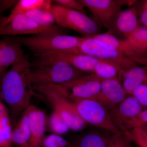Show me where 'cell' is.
I'll return each instance as SVG.
<instances>
[{
    "label": "cell",
    "instance_id": "obj_1",
    "mask_svg": "<svg viewBox=\"0 0 147 147\" xmlns=\"http://www.w3.org/2000/svg\"><path fill=\"white\" fill-rule=\"evenodd\" d=\"M40 98L32 82V67L24 54L0 81V99L6 104L13 123L29 107L32 98Z\"/></svg>",
    "mask_w": 147,
    "mask_h": 147
},
{
    "label": "cell",
    "instance_id": "obj_2",
    "mask_svg": "<svg viewBox=\"0 0 147 147\" xmlns=\"http://www.w3.org/2000/svg\"><path fill=\"white\" fill-rule=\"evenodd\" d=\"M33 87L40 95V99L45 100L53 111L60 115L69 129L79 131L86 127L87 124L79 116L73 102L59 85L33 86Z\"/></svg>",
    "mask_w": 147,
    "mask_h": 147
},
{
    "label": "cell",
    "instance_id": "obj_3",
    "mask_svg": "<svg viewBox=\"0 0 147 147\" xmlns=\"http://www.w3.org/2000/svg\"><path fill=\"white\" fill-rule=\"evenodd\" d=\"M83 38L44 33L17 38L21 45L28 47L34 55L39 57L51 52L73 50L78 46Z\"/></svg>",
    "mask_w": 147,
    "mask_h": 147
},
{
    "label": "cell",
    "instance_id": "obj_4",
    "mask_svg": "<svg viewBox=\"0 0 147 147\" xmlns=\"http://www.w3.org/2000/svg\"><path fill=\"white\" fill-rule=\"evenodd\" d=\"M34 67L32 69V82L33 86L60 85L89 73L81 71L60 60Z\"/></svg>",
    "mask_w": 147,
    "mask_h": 147
},
{
    "label": "cell",
    "instance_id": "obj_5",
    "mask_svg": "<svg viewBox=\"0 0 147 147\" xmlns=\"http://www.w3.org/2000/svg\"><path fill=\"white\" fill-rule=\"evenodd\" d=\"M50 10L59 26L74 30L84 37H92L99 34L101 27L84 13L57 4L52 5Z\"/></svg>",
    "mask_w": 147,
    "mask_h": 147
},
{
    "label": "cell",
    "instance_id": "obj_6",
    "mask_svg": "<svg viewBox=\"0 0 147 147\" xmlns=\"http://www.w3.org/2000/svg\"><path fill=\"white\" fill-rule=\"evenodd\" d=\"M143 107L135 96L129 95L108 111L116 128L131 139L132 131L137 127V117L143 111Z\"/></svg>",
    "mask_w": 147,
    "mask_h": 147
},
{
    "label": "cell",
    "instance_id": "obj_7",
    "mask_svg": "<svg viewBox=\"0 0 147 147\" xmlns=\"http://www.w3.org/2000/svg\"><path fill=\"white\" fill-rule=\"evenodd\" d=\"M78 114L87 124L102 129L113 134H120L110 118L107 109L93 99H70Z\"/></svg>",
    "mask_w": 147,
    "mask_h": 147
},
{
    "label": "cell",
    "instance_id": "obj_8",
    "mask_svg": "<svg viewBox=\"0 0 147 147\" xmlns=\"http://www.w3.org/2000/svg\"><path fill=\"white\" fill-rule=\"evenodd\" d=\"M88 7L93 15L94 19L100 27L107 29L115 36L117 34L116 24L121 12L122 6L118 0H79Z\"/></svg>",
    "mask_w": 147,
    "mask_h": 147
},
{
    "label": "cell",
    "instance_id": "obj_9",
    "mask_svg": "<svg viewBox=\"0 0 147 147\" xmlns=\"http://www.w3.org/2000/svg\"><path fill=\"white\" fill-rule=\"evenodd\" d=\"M68 31L67 29L61 28L57 25L52 26L40 25L24 14L17 15L8 24L0 26V35H35L44 33L66 34Z\"/></svg>",
    "mask_w": 147,
    "mask_h": 147
},
{
    "label": "cell",
    "instance_id": "obj_10",
    "mask_svg": "<svg viewBox=\"0 0 147 147\" xmlns=\"http://www.w3.org/2000/svg\"><path fill=\"white\" fill-rule=\"evenodd\" d=\"M102 80L91 72L59 85L70 99H93L100 92Z\"/></svg>",
    "mask_w": 147,
    "mask_h": 147
},
{
    "label": "cell",
    "instance_id": "obj_11",
    "mask_svg": "<svg viewBox=\"0 0 147 147\" xmlns=\"http://www.w3.org/2000/svg\"><path fill=\"white\" fill-rule=\"evenodd\" d=\"M38 57V59L30 63L32 67L60 60L65 62L81 71L89 73H92L96 65L101 60L97 58L74 53L69 50L51 52Z\"/></svg>",
    "mask_w": 147,
    "mask_h": 147
},
{
    "label": "cell",
    "instance_id": "obj_12",
    "mask_svg": "<svg viewBox=\"0 0 147 147\" xmlns=\"http://www.w3.org/2000/svg\"><path fill=\"white\" fill-rule=\"evenodd\" d=\"M76 47L72 50L74 53L88 55L101 60L120 59L125 57L113 45L93 37H84Z\"/></svg>",
    "mask_w": 147,
    "mask_h": 147
},
{
    "label": "cell",
    "instance_id": "obj_13",
    "mask_svg": "<svg viewBox=\"0 0 147 147\" xmlns=\"http://www.w3.org/2000/svg\"><path fill=\"white\" fill-rule=\"evenodd\" d=\"M129 95L127 93L117 77L102 80L99 93L93 100L100 102L110 110Z\"/></svg>",
    "mask_w": 147,
    "mask_h": 147
},
{
    "label": "cell",
    "instance_id": "obj_14",
    "mask_svg": "<svg viewBox=\"0 0 147 147\" xmlns=\"http://www.w3.org/2000/svg\"><path fill=\"white\" fill-rule=\"evenodd\" d=\"M24 54L16 37L0 39V81L9 67L20 60Z\"/></svg>",
    "mask_w": 147,
    "mask_h": 147
},
{
    "label": "cell",
    "instance_id": "obj_15",
    "mask_svg": "<svg viewBox=\"0 0 147 147\" xmlns=\"http://www.w3.org/2000/svg\"><path fill=\"white\" fill-rule=\"evenodd\" d=\"M31 139L30 147H42L48 117L44 110L30 105L27 108Z\"/></svg>",
    "mask_w": 147,
    "mask_h": 147
},
{
    "label": "cell",
    "instance_id": "obj_16",
    "mask_svg": "<svg viewBox=\"0 0 147 147\" xmlns=\"http://www.w3.org/2000/svg\"><path fill=\"white\" fill-rule=\"evenodd\" d=\"M109 43L115 47L125 57L134 61L137 64L147 65V53L137 49L125 40H121L114 35L107 32L93 36Z\"/></svg>",
    "mask_w": 147,
    "mask_h": 147
},
{
    "label": "cell",
    "instance_id": "obj_17",
    "mask_svg": "<svg viewBox=\"0 0 147 147\" xmlns=\"http://www.w3.org/2000/svg\"><path fill=\"white\" fill-rule=\"evenodd\" d=\"M119 81L128 95H131L134 88L141 84H147V65L136 66L119 74Z\"/></svg>",
    "mask_w": 147,
    "mask_h": 147
},
{
    "label": "cell",
    "instance_id": "obj_18",
    "mask_svg": "<svg viewBox=\"0 0 147 147\" xmlns=\"http://www.w3.org/2000/svg\"><path fill=\"white\" fill-rule=\"evenodd\" d=\"M12 144L17 147H30L31 134L27 109L22 113L11 134Z\"/></svg>",
    "mask_w": 147,
    "mask_h": 147
},
{
    "label": "cell",
    "instance_id": "obj_19",
    "mask_svg": "<svg viewBox=\"0 0 147 147\" xmlns=\"http://www.w3.org/2000/svg\"><path fill=\"white\" fill-rule=\"evenodd\" d=\"M53 1L50 0H20L13 7L8 17L0 22V26L8 24L14 17L36 9H50Z\"/></svg>",
    "mask_w": 147,
    "mask_h": 147
},
{
    "label": "cell",
    "instance_id": "obj_20",
    "mask_svg": "<svg viewBox=\"0 0 147 147\" xmlns=\"http://www.w3.org/2000/svg\"><path fill=\"white\" fill-rule=\"evenodd\" d=\"M138 27L137 10L135 7L122 11L116 22L117 34L123 35L126 39Z\"/></svg>",
    "mask_w": 147,
    "mask_h": 147
},
{
    "label": "cell",
    "instance_id": "obj_21",
    "mask_svg": "<svg viewBox=\"0 0 147 147\" xmlns=\"http://www.w3.org/2000/svg\"><path fill=\"white\" fill-rule=\"evenodd\" d=\"M12 131L8 110L0 99V147H12Z\"/></svg>",
    "mask_w": 147,
    "mask_h": 147
},
{
    "label": "cell",
    "instance_id": "obj_22",
    "mask_svg": "<svg viewBox=\"0 0 147 147\" xmlns=\"http://www.w3.org/2000/svg\"><path fill=\"white\" fill-rule=\"evenodd\" d=\"M74 147H108V136L99 133L85 134L77 141Z\"/></svg>",
    "mask_w": 147,
    "mask_h": 147
},
{
    "label": "cell",
    "instance_id": "obj_23",
    "mask_svg": "<svg viewBox=\"0 0 147 147\" xmlns=\"http://www.w3.org/2000/svg\"><path fill=\"white\" fill-rule=\"evenodd\" d=\"M24 14L43 26H52L56 24L55 16L50 9H36L28 11Z\"/></svg>",
    "mask_w": 147,
    "mask_h": 147
},
{
    "label": "cell",
    "instance_id": "obj_24",
    "mask_svg": "<svg viewBox=\"0 0 147 147\" xmlns=\"http://www.w3.org/2000/svg\"><path fill=\"white\" fill-rule=\"evenodd\" d=\"M47 129L52 134L60 135L65 134L70 129L60 115L53 111L48 118Z\"/></svg>",
    "mask_w": 147,
    "mask_h": 147
},
{
    "label": "cell",
    "instance_id": "obj_25",
    "mask_svg": "<svg viewBox=\"0 0 147 147\" xmlns=\"http://www.w3.org/2000/svg\"><path fill=\"white\" fill-rule=\"evenodd\" d=\"M125 40L134 47L147 53V27L139 26Z\"/></svg>",
    "mask_w": 147,
    "mask_h": 147
},
{
    "label": "cell",
    "instance_id": "obj_26",
    "mask_svg": "<svg viewBox=\"0 0 147 147\" xmlns=\"http://www.w3.org/2000/svg\"><path fill=\"white\" fill-rule=\"evenodd\" d=\"M42 147H74V146L60 135L52 134L45 136Z\"/></svg>",
    "mask_w": 147,
    "mask_h": 147
},
{
    "label": "cell",
    "instance_id": "obj_27",
    "mask_svg": "<svg viewBox=\"0 0 147 147\" xmlns=\"http://www.w3.org/2000/svg\"><path fill=\"white\" fill-rule=\"evenodd\" d=\"M132 141L124 134H113L108 135V147H133Z\"/></svg>",
    "mask_w": 147,
    "mask_h": 147
},
{
    "label": "cell",
    "instance_id": "obj_28",
    "mask_svg": "<svg viewBox=\"0 0 147 147\" xmlns=\"http://www.w3.org/2000/svg\"><path fill=\"white\" fill-rule=\"evenodd\" d=\"M52 1L65 8L77 11L87 15L84 9L85 7L79 0H55Z\"/></svg>",
    "mask_w": 147,
    "mask_h": 147
},
{
    "label": "cell",
    "instance_id": "obj_29",
    "mask_svg": "<svg viewBox=\"0 0 147 147\" xmlns=\"http://www.w3.org/2000/svg\"><path fill=\"white\" fill-rule=\"evenodd\" d=\"M131 95L137 98L143 107H147V84H141L135 87Z\"/></svg>",
    "mask_w": 147,
    "mask_h": 147
},
{
    "label": "cell",
    "instance_id": "obj_30",
    "mask_svg": "<svg viewBox=\"0 0 147 147\" xmlns=\"http://www.w3.org/2000/svg\"><path fill=\"white\" fill-rule=\"evenodd\" d=\"M130 139L139 147H147V135L138 127L132 131Z\"/></svg>",
    "mask_w": 147,
    "mask_h": 147
},
{
    "label": "cell",
    "instance_id": "obj_31",
    "mask_svg": "<svg viewBox=\"0 0 147 147\" xmlns=\"http://www.w3.org/2000/svg\"><path fill=\"white\" fill-rule=\"evenodd\" d=\"M17 0H0V14L5 11L13 8L18 3Z\"/></svg>",
    "mask_w": 147,
    "mask_h": 147
},
{
    "label": "cell",
    "instance_id": "obj_32",
    "mask_svg": "<svg viewBox=\"0 0 147 147\" xmlns=\"http://www.w3.org/2000/svg\"><path fill=\"white\" fill-rule=\"evenodd\" d=\"M137 127L141 123H147V109L143 110L139 114L137 117Z\"/></svg>",
    "mask_w": 147,
    "mask_h": 147
},
{
    "label": "cell",
    "instance_id": "obj_33",
    "mask_svg": "<svg viewBox=\"0 0 147 147\" xmlns=\"http://www.w3.org/2000/svg\"><path fill=\"white\" fill-rule=\"evenodd\" d=\"M141 22L145 27H147V4L145 1L141 16Z\"/></svg>",
    "mask_w": 147,
    "mask_h": 147
},
{
    "label": "cell",
    "instance_id": "obj_34",
    "mask_svg": "<svg viewBox=\"0 0 147 147\" xmlns=\"http://www.w3.org/2000/svg\"><path fill=\"white\" fill-rule=\"evenodd\" d=\"M119 3L122 6L123 5L131 6L134 4L137 1H125V0H118Z\"/></svg>",
    "mask_w": 147,
    "mask_h": 147
},
{
    "label": "cell",
    "instance_id": "obj_35",
    "mask_svg": "<svg viewBox=\"0 0 147 147\" xmlns=\"http://www.w3.org/2000/svg\"><path fill=\"white\" fill-rule=\"evenodd\" d=\"M137 127L140 129L142 131L147 135V123H141Z\"/></svg>",
    "mask_w": 147,
    "mask_h": 147
},
{
    "label": "cell",
    "instance_id": "obj_36",
    "mask_svg": "<svg viewBox=\"0 0 147 147\" xmlns=\"http://www.w3.org/2000/svg\"><path fill=\"white\" fill-rule=\"evenodd\" d=\"M146 1V3L147 4V1Z\"/></svg>",
    "mask_w": 147,
    "mask_h": 147
},
{
    "label": "cell",
    "instance_id": "obj_37",
    "mask_svg": "<svg viewBox=\"0 0 147 147\" xmlns=\"http://www.w3.org/2000/svg\"></svg>",
    "mask_w": 147,
    "mask_h": 147
}]
</instances>
